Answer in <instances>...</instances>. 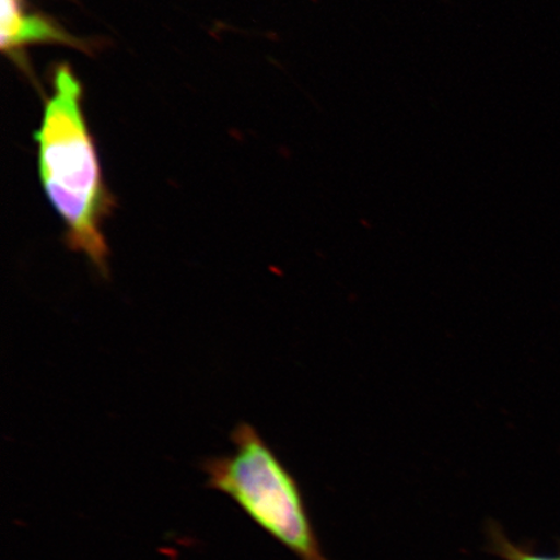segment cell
<instances>
[{"mask_svg": "<svg viewBox=\"0 0 560 560\" xmlns=\"http://www.w3.org/2000/svg\"><path fill=\"white\" fill-rule=\"evenodd\" d=\"M52 91L34 136L42 186L65 225L66 247L85 256L97 275L108 278L110 250L104 223L114 212L115 199L105 186L82 109V85L72 68H55Z\"/></svg>", "mask_w": 560, "mask_h": 560, "instance_id": "cell-1", "label": "cell"}, {"mask_svg": "<svg viewBox=\"0 0 560 560\" xmlns=\"http://www.w3.org/2000/svg\"><path fill=\"white\" fill-rule=\"evenodd\" d=\"M490 551L502 560H560V555L544 556L522 548L511 542L497 524H490L489 530Z\"/></svg>", "mask_w": 560, "mask_h": 560, "instance_id": "cell-4", "label": "cell"}, {"mask_svg": "<svg viewBox=\"0 0 560 560\" xmlns=\"http://www.w3.org/2000/svg\"><path fill=\"white\" fill-rule=\"evenodd\" d=\"M234 453L201 462L207 487L233 500L252 522L300 560H330L315 534L303 492L293 475L254 425L230 435Z\"/></svg>", "mask_w": 560, "mask_h": 560, "instance_id": "cell-2", "label": "cell"}, {"mask_svg": "<svg viewBox=\"0 0 560 560\" xmlns=\"http://www.w3.org/2000/svg\"><path fill=\"white\" fill-rule=\"evenodd\" d=\"M65 45L86 50L85 42L73 37L54 20L27 10L25 0H2L0 48L16 55L31 45Z\"/></svg>", "mask_w": 560, "mask_h": 560, "instance_id": "cell-3", "label": "cell"}]
</instances>
